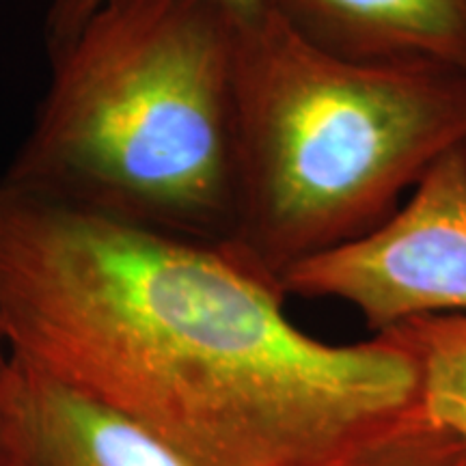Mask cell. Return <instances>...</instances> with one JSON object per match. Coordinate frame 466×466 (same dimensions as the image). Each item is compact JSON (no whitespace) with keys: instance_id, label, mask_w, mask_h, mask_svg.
I'll use <instances>...</instances> for the list:
<instances>
[{"instance_id":"10","label":"cell","mask_w":466,"mask_h":466,"mask_svg":"<svg viewBox=\"0 0 466 466\" xmlns=\"http://www.w3.org/2000/svg\"><path fill=\"white\" fill-rule=\"evenodd\" d=\"M15 354L9 346L7 335H5L3 326H0V466L7 464V398H9V384L11 374H14Z\"/></svg>"},{"instance_id":"2","label":"cell","mask_w":466,"mask_h":466,"mask_svg":"<svg viewBox=\"0 0 466 466\" xmlns=\"http://www.w3.org/2000/svg\"><path fill=\"white\" fill-rule=\"evenodd\" d=\"M220 0H102L0 182L97 217L220 244L236 220V44Z\"/></svg>"},{"instance_id":"3","label":"cell","mask_w":466,"mask_h":466,"mask_svg":"<svg viewBox=\"0 0 466 466\" xmlns=\"http://www.w3.org/2000/svg\"><path fill=\"white\" fill-rule=\"evenodd\" d=\"M466 143V76L348 61L261 7L236 44V220L220 248L281 289L384 223Z\"/></svg>"},{"instance_id":"7","label":"cell","mask_w":466,"mask_h":466,"mask_svg":"<svg viewBox=\"0 0 466 466\" xmlns=\"http://www.w3.org/2000/svg\"><path fill=\"white\" fill-rule=\"evenodd\" d=\"M378 335L410 360L419 410L466 442V313L412 318Z\"/></svg>"},{"instance_id":"5","label":"cell","mask_w":466,"mask_h":466,"mask_svg":"<svg viewBox=\"0 0 466 466\" xmlns=\"http://www.w3.org/2000/svg\"><path fill=\"white\" fill-rule=\"evenodd\" d=\"M9 466H195L147 425L15 357Z\"/></svg>"},{"instance_id":"6","label":"cell","mask_w":466,"mask_h":466,"mask_svg":"<svg viewBox=\"0 0 466 466\" xmlns=\"http://www.w3.org/2000/svg\"><path fill=\"white\" fill-rule=\"evenodd\" d=\"M330 55L466 76V0H261Z\"/></svg>"},{"instance_id":"4","label":"cell","mask_w":466,"mask_h":466,"mask_svg":"<svg viewBox=\"0 0 466 466\" xmlns=\"http://www.w3.org/2000/svg\"><path fill=\"white\" fill-rule=\"evenodd\" d=\"M281 291L348 302L374 335L466 313V143L442 154L376 229L291 268Z\"/></svg>"},{"instance_id":"1","label":"cell","mask_w":466,"mask_h":466,"mask_svg":"<svg viewBox=\"0 0 466 466\" xmlns=\"http://www.w3.org/2000/svg\"><path fill=\"white\" fill-rule=\"evenodd\" d=\"M283 302L217 244L0 182V326L15 357L195 466H326L415 406L393 341H319Z\"/></svg>"},{"instance_id":"8","label":"cell","mask_w":466,"mask_h":466,"mask_svg":"<svg viewBox=\"0 0 466 466\" xmlns=\"http://www.w3.org/2000/svg\"><path fill=\"white\" fill-rule=\"evenodd\" d=\"M326 466H466V442L415 404Z\"/></svg>"},{"instance_id":"9","label":"cell","mask_w":466,"mask_h":466,"mask_svg":"<svg viewBox=\"0 0 466 466\" xmlns=\"http://www.w3.org/2000/svg\"><path fill=\"white\" fill-rule=\"evenodd\" d=\"M100 3L102 0H48L44 14L46 52L52 55L63 48ZM220 3L242 15H250L261 9V0H220Z\"/></svg>"}]
</instances>
